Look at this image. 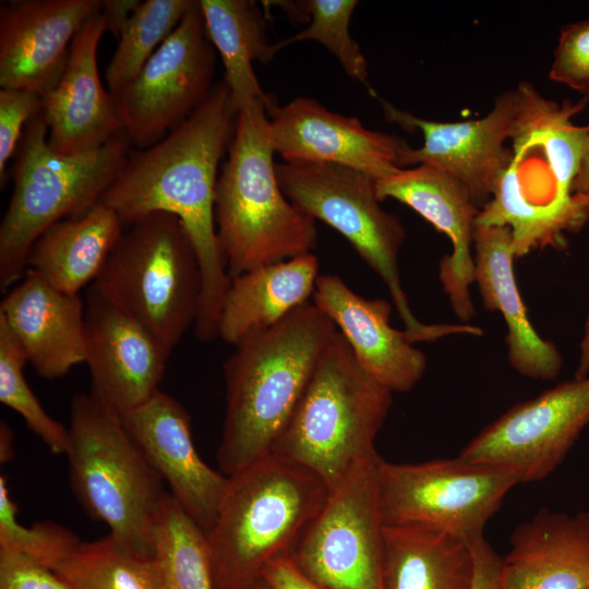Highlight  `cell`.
<instances>
[{
	"instance_id": "obj_24",
	"label": "cell",
	"mask_w": 589,
	"mask_h": 589,
	"mask_svg": "<svg viewBox=\"0 0 589 589\" xmlns=\"http://www.w3.org/2000/svg\"><path fill=\"white\" fill-rule=\"evenodd\" d=\"M501 557L502 589H589V513L540 509Z\"/></svg>"
},
{
	"instance_id": "obj_31",
	"label": "cell",
	"mask_w": 589,
	"mask_h": 589,
	"mask_svg": "<svg viewBox=\"0 0 589 589\" xmlns=\"http://www.w3.org/2000/svg\"><path fill=\"white\" fill-rule=\"evenodd\" d=\"M193 0L141 1L118 35L116 50L105 70L110 94L132 82L147 60L172 34Z\"/></svg>"
},
{
	"instance_id": "obj_23",
	"label": "cell",
	"mask_w": 589,
	"mask_h": 589,
	"mask_svg": "<svg viewBox=\"0 0 589 589\" xmlns=\"http://www.w3.org/2000/svg\"><path fill=\"white\" fill-rule=\"evenodd\" d=\"M474 284L488 311L503 316L507 333L508 361L520 375L554 380L563 358L551 340L544 339L532 325L520 296L515 271L514 239L509 227L477 225L473 243Z\"/></svg>"
},
{
	"instance_id": "obj_39",
	"label": "cell",
	"mask_w": 589,
	"mask_h": 589,
	"mask_svg": "<svg viewBox=\"0 0 589 589\" xmlns=\"http://www.w3.org/2000/svg\"><path fill=\"white\" fill-rule=\"evenodd\" d=\"M262 577L271 589H328L303 574L290 556L269 562Z\"/></svg>"
},
{
	"instance_id": "obj_42",
	"label": "cell",
	"mask_w": 589,
	"mask_h": 589,
	"mask_svg": "<svg viewBox=\"0 0 589 589\" xmlns=\"http://www.w3.org/2000/svg\"><path fill=\"white\" fill-rule=\"evenodd\" d=\"M587 376H589V313L585 323L579 347L578 364L575 370L576 378H584Z\"/></svg>"
},
{
	"instance_id": "obj_33",
	"label": "cell",
	"mask_w": 589,
	"mask_h": 589,
	"mask_svg": "<svg viewBox=\"0 0 589 589\" xmlns=\"http://www.w3.org/2000/svg\"><path fill=\"white\" fill-rule=\"evenodd\" d=\"M26 354L7 323L0 318V401L17 412L52 454L65 455L69 428L44 409L24 376Z\"/></svg>"
},
{
	"instance_id": "obj_15",
	"label": "cell",
	"mask_w": 589,
	"mask_h": 589,
	"mask_svg": "<svg viewBox=\"0 0 589 589\" xmlns=\"http://www.w3.org/2000/svg\"><path fill=\"white\" fill-rule=\"evenodd\" d=\"M86 360L92 395L119 414L159 390L170 354L141 323L92 284L86 294Z\"/></svg>"
},
{
	"instance_id": "obj_30",
	"label": "cell",
	"mask_w": 589,
	"mask_h": 589,
	"mask_svg": "<svg viewBox=\"0 0 589 589\" xmlns=\"http://www.w3.org/2000/svg\"><path fill=\"white\" fill-rule=\"evenodd\" d=\"M53 572L71 589H160L153 556L130 550L110 533L82 541Z\"/></svg>"
},
{
	"instance_id": "obj_19",
	"label": "cell",
	"mask_w": 589,
	"mask_h": 589,
	"mask_svg": "<svg viewBox=\"0 0 589 589\" xmlns=\"http://www.w3.org/2000/svg\"><path fill=\"white\" fill-rule=\"evenodd\" d=\"M99 0H17L0 5V86L40 96L60 81L74 36Z\"/></svg>"
},
{
	"instance_id": "obj_7",
	"label": "cell",
	"mask_w": 589,
	"mask_h": 589,
	"mask_svg": "<svg viewBox=\"0 0 589 589\" xmlns=\"http://www.w3.org/2000/svg\"><path fill=\"white\" fill-rule=\"evenodd\" d=\"M65 456L80 504L127 548L153 556L155 520L167 491L121 416L92 394L77 393Z\"/></svg>"
},
{
	"instance_id": "obj_22",
	"label": "cell",
	"mask_w": 589,
	"mask_h": 589,
	"mask_svg": "<svg viewBox=\"0 0 589 589\" xmlns=\"http://www.w3.org/2000/svg\"><path fill=\"white\" fill-rule=\"evenodd\" d=\"M2 318L38 375L58 378L86 360L85 303L27 269L0 304Z\"/></svg>"
},
{
	"instance_id": "obj_1",
	"label": "cell",
	"mask_w": 589,
	"mask_h": 589,
	"mask_svg": "<svg viewBox=\"0 0 589 589\" xmlns=\"http://www.w3.org/2000/svg\"><path fill=\"white\" fill-rule=\"evenodd\" d=\"M237 117L223 80L164 139L131 149L99 200L117 214L124 229L155 212L173 214L183 223L202 274L193 325L195 337L202 341L218 337L221 306L231 281L217 237L214 204L218 166L232 140Z\"/></svg>"
},
{
	"instance_id": "obj_11",
	"label": "cell",
	"mask_w": 589,
	"mask_h": 589,
	"mask_svg": "<svg viewBox=\"0 0 589 589\" xmlns=\"http://www.w3.org/2000/svg\"><path fill=\"white\" fill-rule=\"evenodd\" d=\"M380 458L362 461L329 491L290 556L303 574L328 589H384Z\"/></svg>"
},
{
	"instance_id": "obj_3",
	"label": "cell",
	"mask_w": 589,
	"mask_h": 589,
	"mask_svg": "<svg viewBox=\"0 0 589 589\" xmlns=\"http://www.w3.org/2000/svg\"><path fill=\"white\" fill-rule=\"evenodd\" d=\"M215 189V224L230 279L260 266L312 253L315 220L284 194L276 176L267 107L238 112Z\"/></svg>"
},
{
	"instance_id": "obj_34",
	"label": "cell",
	"mask_w": 589,
	"mask_h": 589,
	"mask_svg": "<svg viewBox=\"0 0 589 589\" xmlns=\"http://www.w3.org/2000/svg\"><path fill=\"white\" fill-rule=\"evenodd\" d=\"M81 542L58 522L39 521L31 527L20 524L7 478L0 477V550L22 553L53 570Z\"/></svg>"
},
{
	"instance_id": "obj_20",
	"label": "cell",
	"mask_w": 589,
	"mask_h": 589,
	"mask_svg": "<svg viewBox=\"0 0 589 589\" xmlns=\"http://www.w3.org/2000/svg\"><path fill=\"white\" fill-rule=\"evenodd\" d=\"M311 301L335 324L359 365L390 392H409L423 377L426 357L392 326V301L366 299L336 274H320Z\"/></svg>"
},
{
	"instance_id": "obj_28",
	"label": "cell",
	"mask_w": 589,
	"mask_h": 589,
	"mask_svg": "<svg viewBox=\"0 0 589 589\" xmlns=\"http://www.w3.org/2000/svg\"><path fill=\"white\" fill-rule=\"evenodd\" d=\"M384 589H471L469 545L419 526H384Z\"/></svg>"
},
{
	"instance_id": "obj_32",
	"label": "cell",
	"mask_w": 589,
	"mask_h": 589,
	"mask_svg": "<svg viewBox=\"0 0 589 589\" xmlns=\"http://www.w3.org/2000/svg\"><path fill=\"white\" fill-rule=\"evenodd\" d=\"M356 0H306L292 2L296 8L293 17L311 16L310 24L303 31L273 44V53L289 45L315 40L325 46L339 61L348 76L368 84V62L360 46L349 33L350 17L357 7Z\"/></svg>"
},
{
	"instance_id": "obj_43",
	"label": "cell",
	"mask_w": 589,
	"mask_h": 589,
	"mask_svg": "<svg viewBox=\"0 0 589 589\" xmlns=\"http://www.w3.org/2000/svg\"><path fill=\"white\" fill-rule=\"evenodd\" d=\"M13 457V432L10 425L2 421L0 424V460L8 462Z\"/></svg>"
},
{
	"instance_id": "obj_12",
	"label": "cell",
	"mask_w": 589,
	"mask_h": 589,
	"mask_svg": "<svg viewBox=\"0 0 589 589\" xmlns=\"http://www.w3.org/2000/svg\"><path fill=\"white\" fill-rule=\"evenodd\" d=\"M216 52L199 0L137 76L111 94L122 130L135 148L148 147L184 122L214 87Z\"/></svg>"
},
{
	"instance_id": "obj_2",
	"label": "cell",
	"mask_w": 589,
	"mask_h": 589,
	"mask_svg": "<svg viewBox=\"0 0 589 589\" xmlns=\"http://www.w3.org/2000/svg\"><path fill=\"white\" fill-rule=\"evenodd\" d=\"M336 332L332 320L309 301L233 346L224 363L226 411L217 449L224 474L272 453Z\"/></svg>"
},
{
	"instance_id": "obj_4",
	"label": "cell",
	"mask_w": 589,
	"mask_h": 589,
	"mask_svg": "<svg viewBox=\"0 0 589 589\" xmlns=\"http://www.w3.org/2000/svg\"><path fill=\"white\" fill-rule=\"evenodd\" d=\"M328 495L318 476L274 454L229 476L206 534L214 588L253 581L269 562L291 556Z\"/></svg>"
},
{
	"instance_id": "obj_40",
	"label": "cell",
	"mask_w": 589,
	"mask_h": 589,
	"mask_svg": "<svg viewBox=\"0 0 589 589\" xmlns=\"http://www.w3.org/2000/svg\"><path fill=\"white\" fill-rule=\"evenodd\" d=\"M140 0H105L100 3L106 31L118 37L121 28L140 4Z\"/></svg>"
},
{
	"instance_id": "obj_9",
	"label": "cell",
	"mask_w": 589,
	"mask_h": 589,
	"mask_svg": "<svg viewBox=\"0 0 589 589\" xmlns=\"http://www.w3.org/2000/svg\"><path fill=\"white\" fill-rule=\"evenodd\" d=\"M93 284L169 354L195 323L201 267L183 223L173 214L151 213L125 228Z\"/></svg>"
},
{
	"instance_id": "obj_44",
	"label": "cell",
	"mask_w": 589,
	"mask_h": 589,
	"mask_svg": "<svg viewBox=\"0 0 589 589\" xmlns=\"http://www.w3.org/2000/svg\"><path fill=\"white\" fill-rule=\"evenodd\" d=\"M231 589H271L263 577Z\"/></svg>"
},
{
	"instance_id": "obj_27",
	"label": "cell",
	"mask_w": 589,
	"mask_h": 589,
	"mask_svg": "<svg viewBox=\"0 0 589 589\" xmlns=\"http://www.w3.org/2000/svg\"><path fill=\"white\" fill-rule=\"evenodd\" d=\"M206 35L218 51L224 68V82L238 112L256 101L267 110L277 104L265 93L253 70V62L267 63L274 58L267 41L265 19L255 1L199 0Z\"/></svg>"
},
{
	"instance_id": "obj_13",
	"label": "cell",
	"mask_w": 589,
	"mask_h": 589,
	"mask_svg": "<svg viewBox=\"0 0 589 589\" xmlns=\"http://www.w3.org/2000/svg\"><path fill=\"white\" fill-rule=\"evenodd\" d=\"M589 424V376L521 401L485 426L459 457L505 468L519 483L539 481L565 459Z\"/></svg>"
},
{
	"instance_id": "obj_8",
	"label": "cell",
	"mask_w": 589,
	"mask_h": 589,
	"mask_svg": "<svg viewBox=\"0 0 589 589\" xmlns=\"http://www.w3.org/2000/svg\"><path fill=\"white\" fill-rule=\"evenodd\" d=\"M286 197L302 213L339 232L386 286L409 340L434 341L450 335L481 336L479 326L425 324L412 312L399 273L398 253L406 230L398 216L383 209L375 179L329 163H276Z\"/></svg>"
},
{
	"instance_id": "obj_25",
	"label": "cell",
	"mask_w": 589,
	"mask_h": 589,
	"mask_svg": "<svg viewBox=\"0 0 589 589\" xmlns=\"http://www.w3.org/2000/svg\"><path fill=\"white\" fill-rule=\"evenodd\" d=\"M318 276V259L312 252L232 278L221 306L218 337L233 347L276 325L311 301Z\"/></svg>"
},
{
	"instance_id": "obj_18",
	"label": "cell",
	"mask_w": 589,
	"mask_h": 589,
	"mask_svg": "<svg viewBox=\"0 0 589 589\" xmlns=\"http://www.w3.org/2000/svg\"><path fill=\"white\" fill-rule=\"evenodd\" d=\"M380 201L394 199L418 213L452 243L440 261L438 278L455 315H474L470 286L474 284L473 243L480 207L468 190L448 173L428 166L398 169L375 180Z\"/></svg>"
},
{
	"instance_id": "obj_38",
	"label": "cell",
	"mask_w": 589,
	"mask_h": 589,
	"mask_svg": "<svg viewBox=\"0 0 589 589\" xmlns=\"http://www.w3.org/2000/svg\"><path fill=\"white\" fill-rule=\"evenodd\" d=\"M469 548L474 563L471 589H502L501 556L496 554L484 537L472 542Z\"/></svg>"
},
{
	"instance_id": "obj_36",
	"label": "cell",
	"mask_w": 589,
	"mask_h": 589,
	"mask_svg": "<svg viewBox=\"0 0 589 589\" xmlns=\"http://www.w3.org/2000/svg\"><path fill=\"white\" fill-rule=\"evenodd\" d=\"M41 112V96L20 88L0 89V183L8 179L7 166L17 152L24 127Z\"/></svg>"
},
{
	"instance_id": "obj_6",
	"label": "cell",
	"mask_w": 589,
	"mask_h": 589,
	"mask_svg": "<svg viewBox=\"0 0 589 589\" xmlns=\"http://www.w3.org/2000/svg\"><path fill=\"white\" fill-rule=\"evenodd\" d=\"M131 146L122 131L98 148L61 155L48 144L41 113L29 120L16 152L13 191L0 224L1 291L24 277L29 249L48 227L77 218L99 202Z\"/></svg>"
},
{
	"instance_id": "obj_5",
	"label": "cell",
	"mask_w": 589,
	"mask_h": 589,
	"mask_svg": "<svg viewBox=\"0 0 589 589\" xmlns=\"http://www.w3.org/2000/svg\"><path fill=\"white\" fill-rule=\"evenodd\" d=\"M392 402L393 392L359 365L337 330L271 454L311 470L330 491L377 455L375 438Z\"/></svg>"
},
{
	"instance_id": "obj_21",
	"label": "cell",
	"mask_w": 589,
	"mask_h": 589,
	"mask_svg": "<svg viewBox=\"0 0 589 589\" xmlns=\"http://www.w3.org/2000/svg\"><path fill=\"white\" fill-rule=\"evenodd\" d=\"M105 31L99 9L74 36L58 84L41 95L40 113L48 128V144L58 154L98 148L123 131L112 96L98 73L97 49Z\"/></svg>"
},
{
	"instance_id": "obj_37",
	"label": "cell",
	"mask_w": 589,
	"mask_h": 589,
	"mask_svg": "<svg viewBox=\"0 0 589 589\" xmlns=\"http://www.w3.org/2000/svg\"><path fill=\"white\" fill-rule=\"evenodd\" d=\"M0 589H71L52 569L22 553L0 550Z\"/></svg>"
},
{
	"instance_id": "obj_29",
	"label": "cell",
	"mask_w": 589,
	"mask_h": 589,
	"mask_svg": "<svg viewBox=\"0 0 589 589\" xmlns=\"http://www.w3.org/2000/svg\"><path fill=\"white\" fill-rule=\"evenodd\" d=\"M153 560L160 589H215L207 536L168 491L155 520Z\"/></svg>"
},
{
	"instance_id": "obj_41",
	"label": "cell",
	"mask_w": 589,
	"mask_h": 589,
	"mask_svg": "<svg viewBox=\"0 0 589 589\" xmlns=\"http://www.w3.org/2000/svg\"><path fill=\"white\" fill-rule=\"evenodd\" d=\"M573 194L589 203V140L581 159L579 171L574 180Z\"/></svg>"
},
{
	"instance_id": "obj_10",
	"label": "cell",
	"mask_w": 589,
	"mask_h": 589,
	"mask_svg": "<svg viewBox=\"0 0 589 589\" xmlns=\"http://www.w3.org/2000/svg\"><path fill=\"white\" fill-rule=\"evenodd\" d=\"M519 483L509 470L461 457L416 464L378 461L383 526H419L467 545L483 538L488 521Z\"/></svg>"
},
{
	"instance_id": "obj_17",
	"label": "cell",
	"mask_w": 589,
	"mask_h": 589,
	"mask_svg": "<svg viewBox=\"0 0 589 589\" xmlns=\"http://www.w3.org/2000/svg\"><path fill=\"white\" fill-rule=\"evenodd\" d=\"M120 416L170 494L207 534L217 518L228 477L199 455L187 409L159 389Z\"/></svg>"
},
{
	"instance_id": "obj_14",
	"label": "cell",
	"mask_w": 589,
	"mask_h": 589,
	"mask_svg": "<svg viewBox=\"0 0 589 589\" xmlns=\"http://www.w3.org/2000/svg\"><path fill=\"white\" fill-rule=\"evenodd\" d=\"M378 100L387 122L422 133L423 144L405 151L402 168L410 165L437 168L460 182L480 209L490 201L513 159V151L505 144L516 132L517 87L498 94L485 116L457 122L423 119L382 98Z\"/></svg>"
},
{
	"instance_id": "obj_26",
	"label": "cell",
	"mask_w": 589,
	"mask_h": 589,
	"mask_svg": "<svg viewBox=\"0 0 589 589\" xmlns=\"http://www.w3.org/2000/svg\"><path fill=\"white\" fill-rule=\"evenodd\" d=\"M123 230L117 214L98 202L84 215L48 227L29 249L27 269L77 294L97 279Z\"/></svg>"
},
{
	"instance_id": "obj_16",
	"label": "cell",
	"mask_w": 589,
	"mask_h": 589,
	"mask_svg": "<svg viewBox=\"0 0 589 589\" xmlns=\"http://www.w3.org/2000/svg\"><path fill=\"white\" fill-rule=\"evenodd\" d=\"M275 154L286 163H329L378 180L402 168L409 147L396 135L365 128L356 117L333 112L313 98L297 97L267 110Z\"/></svg>"
},
{
	"instance_id": "obj_35",
	"label": "cell",
	"mask_w": 589,
	"mask_h": 589,
	"mask_svg": "<svg viewBox=\"0 0 589 589\" xmlns=\"http://www.w3.org/2000/svg\"><path fill=\"white\" fill-rule=\"evenodd\" d=\"M549 77L589 95V20L565 25L554 50Z\"/></svg>"
}]
</instances>
